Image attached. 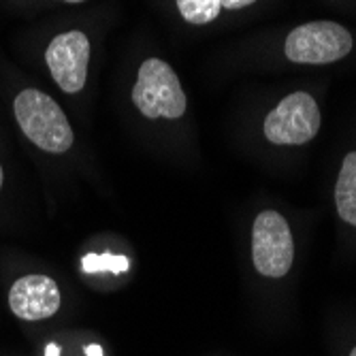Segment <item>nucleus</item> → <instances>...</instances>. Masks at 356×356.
<instances>
[{"instance_id": "obj_15", "label": "nucleus", "mask_w": 356, "mask_h": 356, "mask_svg": "<svg viewBox=\"0 0 356 356\" xmlns=\"http://www.w3.org/2000/svg\"><path fill=\"white\" fill-rule=\"evenodd\" d=\"M67 3H83V0H67Z\"/></svg>"}, {"instance_id": "obj_1", "label": "nucleus", "mask_w": 356, "mask_h": 356, "mask_svg": "<svg viewBox=\"0 0 356 356\" xmlns=\"http://www.w3.org/2000/svg\"><path fill=\"white\" fill-rule=\"evenodd\" d=\"M15 120L24 135L49 154H64L73 145V128L49 94L39 90H24L15 96Z\"/></svg>"}, {"instance_id": "obj_10", "label": "nucleus", "mask_w": 356, "mask_h": 356, "mask_svg": "<svg viewBox=\"0 0 356 356\" xmlns=\"http://www.w3.org/2000/svg\"><path fill=\"white\" fill-rule=\"evenodd\" d=\"M81 269L83 273H126L131 269V261H128V256L124 254H111V252H105V254H86L83 261H81Z\"/></svg>"}, {"instance_id": "obj_14", "label": "nucleus", "mask_w": 356, "mask_h": 356, "mask_svg": "<svg viewBox=\"0 0 356 356\" xmlns=\"http://www.w3.org/2000/svg\"><path fill=\"white\" fill-rule=\"evenodd\" d=\"M0 188H3V167H0Z\"/></svg>"}, {"instance_id": "obj_9", "label": "nucleus", "mask_w": 356, "mask_h": 356, "mask_svg": "<svg viewBox=\"0 0 356 356\" xmlns=\"http://www.w3.org/2000/svg\"><path fill=\"white\" fill-rule=\"evenodd\" d=\"M175 3L181 17L194 26H205L213 22L222 11L220 0H175Z\"/></svg>"}, {"instance_id": "obj_8", "label": "nucleus", "mask_w": 356, "mask_h": 356, "mask_svg": "<svg viewBox=\"0 0 356 356\" xmlns=\"http://www.w3.org/2000/svg\"><path fill=\"white\" fill-rule=\"evenodd\" d=\"M335 205L341 220L356 226V152H350L341 163L335 186Z\"/></svg>"}, {"instance_id": "obj_16", "label": "nucleus", "mask_w": 356, "mask_h": 356, "mask_svg": "<svg viewBox=\"0 0 356 356\" xmlns=\"http://www.w3.org/2000/svg\"><path fill=\"white\" fill-rule=\"evenodd\" d=\"M350 356H356V348H354V350L350 352Z\"/></svg>"}, {"instance_id": "obj_6", "label": "nucleus", "mask_w": 356, "mask_h": 356, "mask_svg": "<svg viewBox=\"0 0 356 356\" xmlns=\"http://www.w3.org/2000/svg\"><path fill=\"white\" fill-rule=\"evenodd\" d=\"M90 41L81 30H69L54 37L45 51V62L54 81L67 94L83 90L88 79Z\"/></svg>"}, {"instance_id": "obj_4", "label": "nucleus", "mask_w": 356, "mask_h": 356, "mask_svg": "<svg viewBox=\"0 0 356 356\" xmlns=\"http://www.w3.org/2000/svg\"><path fill=\"white\" fill-rule=\"evenodd\" d=\"M252 261L265 277H284L295 261L293 233L286 218L277 211H263L252 229Z\"/></svg>"}, {"instance_id": "obj_5", "label": "nucleus", "mask_w": 356, "mask_h": 356, "mask_svg": "<svg viewBox=\"0 0 356 356\" xmlns=\"http://www.w3.org/2000/svg\"><path fill=\"white\" fill-rule=\"evenodd\" d=\"M320 109L307 92L288 94L265 120V135L275 145H303L320 131Z\"/></svg>"}, {"instance_id": "obj_7", "label": "nucleus", "mask_w": 356, "mask_h": 356, "mask_svg": "<svg viewBox=\"0 0 356 356\" xmlns=\"http://www.w3.org/2000/svg\"><path fill=\"white\" fill-rule=\"evenodd\" d=\"M60 288L47 275L19 277L9 293V307L22 320H45L60 309Z\"/></svg>"}, {"instance_id": "obj_13", "label": "nucleus", "mask_w": 356, "mask_h": 356, "mask_svg": "<svg viewBox=\"0 0 356 356\" xmlns=\"http://www.w3.org/2000/svg\"><path fill=\"white\" fill-rule=\"evenodd\" d=\"M45 356H60V348H58V343H47V348H45Z\"/></svg>"}, {"instance_id": "obj_2", "label": "nucleus", "mask_w": 356, "mask_h": 356, "mask_svg": "<svg viewBox=\"0 0 356 356\" xmlns=\"http://www.w3.org/2000/svg\"><path fill=\"white\" fill-rule=\"evenodd\" d=\"M133 103L149 120H177L188 107L179 77L165 60L158 58H149L141 64L137 83L133 88Z\"/></svg>"}, {"instance_id": "obj_3", "label": "nucleus", "mask_w": 356, "mask_h": 356, "mask_svg": "<svg viewBox=\"0 0 356 356\" xmlns=\"http://www.w3.org/2000/svg\"><path fill=\"white\" fill-rule=\"evenodd\" d=\"M352 35L335 22L297 26L286 39V58L297 64H331L352 51Z\"/></svg>"}, {"instance_id": "obj_12", "label": "nucleus", "mask_w": 356, "mask_h": 356, "mask_svg": "<svg viewBox=\"0 0 356 356\" xmlns=\"http://www.w3.org/2000/svg\"><path fill=\"white\" fill-rule=\"evenodd\" d=\"M86 354H88V356H103V348H101L99 343H90V346L86 348Z\"/></svg>"}, {"instance_id": "obj_11", "label": "nucleus", "mask_w": 356, "mask_h": 356, "mask_svg": "<svg viewBox=\"0 0 356 356\" xmlns=\"http://www.w3.org/2000/svg\"><path fill=\"white\" fill-rule=\"evenodd\" d=\"M222 3V9H231V11H235V9H243V7H248V5H254L256 0H220Z\"/></svg>"}]
</instances>
